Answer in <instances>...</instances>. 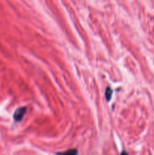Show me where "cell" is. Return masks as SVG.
I'll list each match as a JSON object with an SVG mask.
<instances>
[{
  "mask_svg": "<svg viewBox=\"0 0 154 155\" xmlns=\"http://www.w3.org/2000/svg\"><path fill=\"white\" fill-rule=\"evenodd\" d=\"M57 155H78V150L74 148V149H69L63 152H59L56 154Z\"/></svg>",
  "mask_w": 154,
  "mask_h": 155,
  "instance_id": "obj_2",
  "label": "cell"
},
{
  "mask_svg": "<svg viewBox=\"0 0 154 155\" xmlns=\"http://www.w3.org/2000/svg\"><path fill=\"white\" fill-rule=\"evenodd\" d=\"M26 112H27V107H20L18 110H16V111L14 112V120L17 121V122H20V121L22 120Z\"/></svg>",
  "mask_w": 154,
  "mask_h": 155,
  "instance_id": "obj_1",
  "label": "cell"
},
{
  "mask_svg": "<svg viewBox=\"0 0 154 155\" xmlns=\"http://www.w3.org/2000/svg\"><path fill=\"white\" fill-rule=\"evenodd\" d=\"M112 94H113V90H112L110 86L106 89V92H105V96H106V99L107 101H110L111 99V97H112Z\"/></svg>",
  "mask_w": 154,
  "mask_h": 155,
  "instance_id": "obj_3",
  "label": "cell"
},
{
  "mask_svg": "<svg viewBox=\"0 0 154 155\" xmlns=\"http://www.w3.org/2000/svg\"><path fill=\"white\" fill-rule=\"evenodd\" d=\"M120 155H128V153L126 152V151H122V153H121Z\"/></svg>",
  "mask_w": 154,
  "mask_h": 155,
  "instance_id": "obj_4",
  "label": "cell"
}]
</instances>
